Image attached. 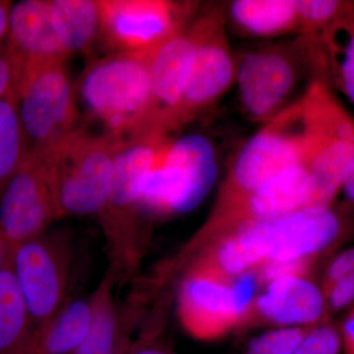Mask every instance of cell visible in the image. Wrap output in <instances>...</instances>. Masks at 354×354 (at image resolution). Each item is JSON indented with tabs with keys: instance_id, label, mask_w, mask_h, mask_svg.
I'll return each mask as SVG.
<instances>
[{
	"instance_id": "1",
	"label": "cell",
	"mask_w": 354,
	"mask_h": 354,
	"mask_svg": "<svg viewBox=\"0 0 354 354\" xmlns=\"http://www.w3.org/2000/svg\"><path fill=\"white\" fill-rule=\"evenodd\" d=\"M235 84L242 113L263 125L323 81L320 50L301 35L268 41L236 53Z\"/></svg>"
},
{
	"instance_id": "2",
	"label": "cell",
	"mask_w": 354,
	"mask_h": 354,
	"mask_svg": "<svg viewBox=\"0 0 354 354\" xmlns=\"http://www.w3.org/2000/svg\"><path fill=\"white\" fill-rule=\"evenodd\" d=\"M164 144L127 141L116 157L108 197L97 215L108 271L116 286L138 276L149 243L142 187Z\"/></svg>"
},
{
	"instance_id": "3",
	"label": "cell",
	"mask_w": 354,
	"mask_h": 354,
	"mask_svg": "<svg viewBox=\"0 0 354 354\" xmlns=\"http://www.w3.org/2000/svg\"><path fill=\"white\" fill-rule=\"evenodd\" d=\"M127 140L78 127L39 156L60 218L97 216L108 197L114 165Z\"/></svg>"
},
{
	"instance_id": "4",
	"label": "cell",
	"mask_w": 354,
	"mask_h": 354,
	"mask_svg": "<svg viewBox=\"0 0 354 354\" xmlns=\"http://www.w3.org/2000/svg\"><path fill=\"white\" fill-rule=\"evenodd\" d=\"M304 102L309 128L305 209H327L354 169V118L321 80L310 86Z\"/></svg>"
},
{
	"instance_id": "5",
	"label": "cell",
	"mask_w": 354,
	"mask_h": 354,
	"mask_svg": "<svg viewBox=\"0 0 354 354\" xmlns=\"http://www.w3.org/2000/svg\"><path fill=\"white\" fill-rule=\"evenodd\" d=\"M348 211L334 206L300 209L242 225L225 236L254 272L267 261L317 257L348 232Z\"/></svg>"
},
{
	"instance_id": "6",
	"label": "cell",
	"mask_w": 354,
	"mask_h": 354,
	"mask_svg": "<svg viewBox=\"0 0 354 354\" xmlns=\"http://www.w3.org/2000/svg\"><path fill=\"white\" fill-rule=\"evenodd\" d=\"M151 51L113 53L83 74L80 94L85 108L108 134L136 139L148 108Z\"/></svg>"
},
{
	"instance_id": "7",
	"label": "cell",
	"mask_w": 354,
	"mask_h": 354,
	"mask_svg": "<svg viewBox=\"0 0 354 354\" xmlns=\"http://www.w3.org/2000/svg\"><path fill=\"white\" fill-rule=\"evenodd\" d=\"M308 134L304 97L263 125L242 147L221 184L212 209L225 208L279 172L304 162Z\"/></svg>"
},
{
	"instance_id": "8",
	"label": "cell",
	"mask_w": 354,
	"mask_h": 354,
	"mask_svg": "<svg viewBox=\"0 0 354 354\" xmlns=\"http://www.w3.org/2000/svg\"><path fill=\"white\" fill-rule=\"evenodd\" d=\"M215 147L190 134L165 144L142 187L145 215L167 216L196 208L218 177Z\"/></svg>"
},
{
	"instance_id": "9",
	"label": "cell",
	"mask_w": 354,
	"mask_h": 354,
	"mask_svg": "<svg viewBox=\"0 0 354 354\" xmlns=\"http://www.w3.org/2000/svg\"><path fill=\"white\" fill-rule=\"evenodd\" d=\"M213 3L202 4L190 22L153 48L149 62L148 108L136 139L165 143L174 132L198 46L211 17Z\"/></svg>"
},
{
	"instance_id": "10",
	"label": "cell",
	"mask_w": 354,
	"mask_h": 354,
	"mask_svg": "<svg viewBox=\"0 0 354 354\" xmlns=\"http://www.w3.org/2000/svg\"><path fill=\"white\" fill-rule=\"evenodd\" d=\"M66 59L32 66L21 77L18 106L30 153L39 156L78 127V113Z\"/></svg>"
},
{
	"instance_id": "11",
	"label": "cell",
	"mask_w": 354,
	"mask_h": 354,
	"mask_svg": "<svg viewBox=\"0 0 354 354\" xmlns=\"http://www.w3.org/2000/svg\"><path fill=\"white\" fill-rule=\"evenodd\" d=\"M183 271L176 310L186 333L200 341H215L239 329L250 300L236 279L201 260L192 261Z\"/></svg>"
},
{
	"instance_id": "12",
	"label": "cell",
	"mask_w": 354,
	"mask_h": 354,
	"mask_svg": "<svg viewBox=\"0 0 354 354\" xmlns=\"http://www.w3.org/2000/svg\"><path fill=\"white\" fill-rule=\"evenodd\" d=\"M72 260V242L64 232H46L12 249L11 267L34 329L68 301Z\"/></svg>"
},
{
	"instance_id": "13",
	"label": "cell",
	"mask_w": 354,
	"mask_h": 354,
	"mask_svg": "<svg viewBox=\"0 0 354 354\" xmlns=\"http://www.w3.org/2000/svg\"><path fill=\"white\" fill-rule=\"evenodd\" d=\"M100 37L118 53L153 50L194 18L202 4L167 0H99Z\"/></svg>"
},
{
	"instance_id": "14",
	"label": "cell",
	"mask_w": 354,
	"mask_h": 354,
	"mask_svg": "<svg viewBox=\"0 0 354 354\" xmlns=\"http://www.w3.org/2000/svg\"><path fill=\"white\" fill-rule=\"evenodd\" d=\"M225 6L213 2L211 17L198 46L192 72L177 111L174 131L215 106L235 84L236 55L228 41Z\"/></svg>"
},
{
	"instance_id": "15",
	"label": "cell",
	"mask_w": 354,
	"mask_h": 354,
	"mask_svg": "<svg viewBox=\"0 0 354 354\" xmlns=\"http://www.w3.org/2000/svg\"><path fill=\"white\" fill-rule=\"evenodd\" d=\"M59 218L46 169L29 153L0 197V234L13 249L46 234Z\"/></svg>"
},
{
	"instance_id": "16",
	"label": "cell",
	"mask_w": 354,
	"mask_h": 354,
	"mask_svg": "<svg viewBox=\"0 0 354 354\" xmlns=\"http://www.w3.org/2000/svg\"><path fill=\"white\" fill-rule=\"evenodd\" d=\"M329 321L320 286L307 278H286L266 286L262 295L249 301L239 328L308 327Z\"/></svg>"
},
{
	"instance_id": "17",
	"label": "cell",
	"mask_w": 354,
	"mask_h": 354,
	"mask_svg": "<svg viewBox=\"0 0 354 354\" xmlns=\"http://www.w3.org/2000/svg\"><path fill=\"white\" fill-rule=\"evenodd\" d=\"M7 37L6 51L19 67L20 80L35 65L67 58L53 27L48 0H22L12 4Z\"/></svg>"
},
{
	"instance_id": "18",
	"label": "cell",
	"mask_w": 354,
	"mask_h": 354,
	"mask_svg": "<svg viewBox=\"0 0 354 354\" xmlns=\"http://www.w3.org/2000/svg\"><path fill=\"white\" fill-rule=\"evenodd\" d=\"M223 6L225 25L243 38L274 41L298 35L297 0H234Z\"/></svg>"
},
{
	"instance_id": "19",
	"label": "cell",
	"mask_w": 354,
	"mask_h": 354,
	"mask_svg": "<svg viewBox=\"0 0 354 354\" xmlns=\"http://www.w3.org/2000/svg\"><path fill=\"white\" fill-rule=\"evenodd\" d=\"M116 285L113 277L106 272L91 297L92 320L87 337L70 354H116L131 342V322H120L118 305L114 301Z\"/></svg>"
},
{
	"instance_id": "20",
	"label": "cell",
	"mask_w": 354,
	"mask_h": 354,
	"mask_svg": "<svg viewBox=\"0 0 354 354\" xmlns=\"http://www.w3.org/2000/svg\"><path fill=\"white\" fill-rule=\"evenodd\" d=\"M324 81L354 104V1L328 28L321 39Z\"/></svg>"
},
{
	"instance_id": "21",
	"label": "cell",
	"mask_w": 354,
	"mask_h": 354,
	"mask_svg": "<svg viewBox=\"0 0 354 354\" xmlns=\"http://www.w3.org/2000/svg\"><path fill=\"white\" fill-rule=\"evenodd\" d=\"M91 320V299H69L48 322L34 329L36 354L73 353L87 337Z\"/></svg>"
},
{
	"instance_id": "22",
	"label": "cell",
	"mask_w": 354,
	"mask_h": 354,
	"mask_svg": "<svg viewBox=\"0 0 354 354\" xmlns=\"http://www.w3.org/2000/svg\"><path fill=\"white\" fill-rule=\"evenodd\" d=\"M48 4L66 57L88 50L101 32L99 0H48Z\"/></svg>"
},
{
	"instance_id": "23",
	"label": "cell",
	"mask_w": 354,
	"mask_h": 354,
	"mask_svg": "<svg viewBox=\"0 0 354 354\" xmlns=\"http://www.w3.org/2000/svg\"><path fill=\"white\" fill-rule=\"evenodd\" d=\"M34 332L29 309L16 281L11 258L0 272V354H8Z\"/></svg>"
},
{
	"instance_id": "24",
	"label": "cell",
	"mask_w": 354,
	"mask_h": 354,
	"mask_svg": "<svg viewBox=\"0 0 354 354\" xmlns=\"http://www.w3.org/2000/svg\"><path fill=\"white\" fill-rule=\"evenodd\" d=\"M29 153L20 120L17 93L11 92L0 101V197Z\"/></svg>"
},
{
	"instance_id": "25",
	"label": "cell",
	"mask_w": 354,
	"mask_h": 354,
	"mask_svg": "<svg viewBox=\"0 0 354 354\" xmlns=\"http://www.w3.org/2000/svg\"><path fill=\"white\" fill-rule=\"evenodd\" d=\"M346 4L344 0H297L298 35L321 41Z\"/></svg>"
},
{
	"instance_id": "26",
	"label": "cell",
	"mask_w": 354,
	"mask_h": 354,
	"mask_svg": "<svg viewBox=\"0 0 354 354\" xmlns=\"http://www.w3.org/2000/svg\"><path fill=\"white\" fill-rule=\"evenodd\" d=\"M312 327L272 329L254 337L242 354H290Z\"/></svg>"
},
{
	"instance_id": "27",
	"label": "cell",
	"mask_w": 354,
	"mask_h": 354,
	"mask_svg": "<svg viewBox=\"0 0 354 354\" xmlns=\"http://www.w3.org/2000/svg\"><path fill=\"white\" fill-rule=\"evenodd\" d=\"M341 351V333L329 321L313 326L290 354H339Z\"/></svg>"
},
{
	"instance_id": "28",
	"label": "cell",
	"mask_w": 354,
	"mask_h": 354,
	"mask_svg": "<svg viewBox=\"0 0 354 354\" xmlns=\"http://www.w3.org/2000/svg\"><path fill=\"white\" fill-rule=\"evenodd\" d=\"M315 257L299 259L267 261L255 270L256 279L261 285L268 286L272 281L286 278H307Z\"/></svg>"
},
{
	"instance_id": "29",
	"label": "cell",
	"mask_w": 354,
	"mask_h": 354,
	"mask_svg": "<svg viewBox=\"0 0 354 354\" xmlns=\"http://www.w3.org/2000/svg\"><path fill=\"white\" fill-rule=\"evenodd\" d=\"M157 316L147 323L136 339H133L129 354H176L167 346L160 335V326L157 323Z\"/></svg>"
},
{
	"instance_id": "30",
	"label": "cell",
	"mask_w": 354,
	"mask_h": 354,
	"mask_svg": "<svg viewBox=\"0 0 354 354\" xmlns=\"http://www.w3.org/2000/svg\"><path fill=\"white\" fill-rule=\"evenodd\" d=\"M19 81V67L6 50L0 55V101L11 92H17Z\"/></svg>"
},
{
	"instance_id": "31",
	"label": "cell",
	"mask_w": 354,
	"mask_h": 354,
	"mask_svg": "<svg viewBox=\"0 0 354 354\" xmlns=\"http://www.w3.org/2000/svg\"><path fill=\"white\" fill-rule=\"evenodd\" d=\"M339 333L344 354H354V306L346 316Z\"/></svg>"
},
{
	"instance_id": "32",
	"label": "cell",
	"mask_w": 354,
	"mask_h": 354,
	"mask_svg": "<svg viewBox=\"0 0 354 354\" xmlns=\"http://www.w3.org/2000/svg\"><path fill=\"white\" fill-rule=\"evenodd\" d=\"M12 3L9 1H1L0 0V44L7 36L8 31L9 11H10Z\"/></svg>"
},
{
	"instance_id": "33",
	"label": "cell",
	"mask_w": 354,
	"mask_h": 354,
	"mask_svg": "<svg viewBox=\"0 0 354 354\" xmlns=\"http://www.w3.org/2000/svg\"><path fill=\"white\" fill-rule=\"evenodd\" d=\"M11 252H12V249L10 248L4 237L0 234V272L10 260Z\"/></svg>"
},
{
	"instance_id": "34",
	"label": "cell",
	"mask_w": 354,
	"mask_h": 354,
	"mask_svg": "<svg viewBox=\"0 0 354 354\" xmlns=\"http://www.w3.org/2000/svg\"><path fill=\"white\" fill-rule=\"evenodd\" d=\"M342 191L348 198L349 204L354 207V169L342 186Z\"/></svg>"
},
{
	"instance_id": "35",
	"label": "cell",
	"mask_w": 354,
	"mask_h": 354,
	"mask_svg": "<svg viewBox=\"0 0 354 354\" xmlns=\"http://www.w3.org/2000/svg\"><path fill=\"white\" fill-rule=\"evenodd\" d=\"M34 333V332H32ZM8 354H36L34 346V339H32V334L28 337L21 346H18L17 348L14 349Z\"/></svg>"
},
{
	"instance_id": "36",
	"label": "cell",
	"mask_w": 354,
	"mask_h": 354,
	"mask_svg": "<svg viewBox=\"0 0 354 354\" xmlns=\"http://www.w3.org/2000/svg\"><path fill=\"white\" fill-rule=\"evenodd\" d=\"M132 341L127 342V344H125V346H123L122 348H121L120 351H118V353L116 354H129L130 348H131Z\"/></svg>"
}]
</instances>
